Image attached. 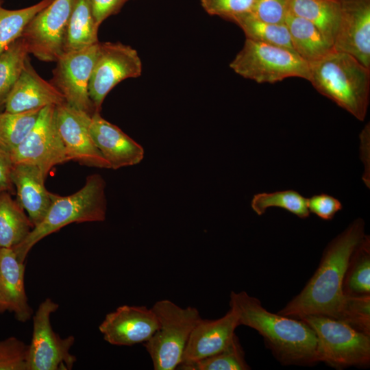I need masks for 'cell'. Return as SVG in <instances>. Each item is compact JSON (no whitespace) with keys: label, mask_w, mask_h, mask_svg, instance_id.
<instances>
[{"label":"cell","mask_w":370,"mask_h":370,"mask_svg":"<svg viewBox=\"0 0 370 370\" xmlns=\"http://www.w3.org/2000/svg\"><path fill=\"white\" fill-rule=\"evenodd\" d=\"M289 13L313 23L333 46L340 17L338 0H290Z\"/></svg>","instance_id":"cell-24"},{"label":"cell","mask_w":370,"mask_h":370,"mask_svg":"<svg viewBox=\"0 0 370 370\" xmlns=\"http://www.w3.org/2000/svg\"><path fill=\"white\" fill-rule=\"evenodd\" d=\"M309 64L308 81L317 91L364 121L369 103L370 69L350 54L334 49Z\"/></svg>","instance_id":"cell-3"},{"label":"cell","mask_w":370,"mask_h":370,"mask_svg":"<svg viewBox=\"0 0 370 370\" xmlns=\"http://www.w3.org/2000/svg\"><path fill=\"white\" fill-rule=\"evenodd\" d=\"M243 78L257 83L274 84L289 77L308 80L310 64L289 49L250 39L230 63Z\"/></svg>","instance_id":"cell-6"},{"label":"cell","mask_w":370,"mask_h":370,"mask_svg":"<svg viewBox=\"0 0 370 370\" xmlns=\"http://www.w3.org/2000/svg\"><path fill=\"white\" fill-rule=\"evenodd\" d=\"M143 64L137 51L120 42H99L89 85V97L95 112L121 82L141 75Z\"/></svg>","instance_id":"cell-9"},{"label":"cell","mask_w":370,"mask_h":370,"mask_svg":"<svg viewBox=\"0 0 370 370\" xmlns=\"http://www.w3.org/2000/svg\"><path fill=\"white\" fill-rule=\"evenodd\" d=\"M179 370H247L250 367L245 359V354L236 335L224 349L203 359L181 363Z\"/></svg>","instance_id":"cell-30"},{"label":"cell","mask_w":370,"mask_h":370,"mask_svg":"<svg viewBox=\"0 0 370 370\" xmlns=\"http://www.w3.org/2000/svg\"><path fill=\"white\" fill-rule=\"evenodd\" d=\"M106 182L99 174L88 175L76 193L60 196L52 193L51 205L42 221L33 227L26 238L12 247L24 262L32 248L40 241L73 223L103 221L106 217Z\"/></svg>","instance_id":"cell-4"},{"label":"cell","mask_w":370,"mask_h":370,"mask_svg":"<svg viewBox=\"0 0 370 370\" xmlns=\"http://www.w3.org/2000/svg\"><path fill=\"white\" fill-rule=\"evenodd\" d=\"M289 7L290 0H256L251 14L267 23L283 24L289 14Z\"/></svg>","instance_id":"cell-35"},{"label":"cell","mask_w":370,"mask_h":370,"mask_svg":"<svg viewBox=\"0 0 370 370\" xmlns=\"http://www.w3.org/2000/svg\"><path fill=\"white\" fill-rule=\"evenodd\" d=\"M158 326L151 308L123 305L106 315L99 330L111 345L132 346L147 342Z\"/></svg>","instance_id":"cell-15"},{"label":"cell","mask_w":370,"mask_h":370,"mask_svg":"<svg viewBox=\"0 0 370 370\" xmlns=\"http://www.w3.org/2000/svg\"><path fill=\"white\" fill-rule=\"evenodd\" d=\"M28 345L14 337L0 340V370H27Z\"/></svg>","instance_id":"cell-33"},{"label":"cell","mask_w":370,"mask_h":370,"mask_svg":"<svg viewBox=\"0 0 370 370\" xmlns=\"http://www.w3.org/2000/svg\"><path fill=\"white\" fill-rule=\"evenodd\" d=\"M231 22L240 27L247 39L276 45L295 52L285 23H267L256 18L251 13L237 16Z\"/></svg>","instance_id":"cell-26"},{"label":"cell","mask_w":370,"mask_h":370,"mask_svg":"<svg viewBox=\"0 0 370 370\" xmlns=\"http://www.w3.org/2000/svg\"><path fill=\"white\" fill-rule=\"evenodd\" d=\"M230 298V306L236 310L239 325L256 330L282 362H317L316 334L303 320L271 312L245 291H232Z\"/></svg>","instance_id":"cell-2"},{"label":"cell","mask_w":370,"mask_h":370,"mask_svg":"<svg viewBox=\"0 0 370 370\" xmlns=\"http://www.w3.org/2000/svg\"><path fill=\"white\" fill-rule=\"evenodd\" d=\"M364 236V222L357 219L329 243L313 276L278 313L296 319L318 315L340 320L347 298L343 290L345 271Z\"/></svg>","instance_id":"cell-1"},{"label":"cell","mask_w":370,"mask_h":370,"mask_svg":"<svg viewBox=\"0 0 370 370\" xmlns=\"http://www.w3.org/2000/svg\"><path fill=\"white\" fill-rule=\"evenodd\" d=\"M354 328L370 334V296L347 295L340 319Z\"/></svg>","instance_id":"cell-32"},{"label":"cell","mask_w":370,"mask_h":370,"mask_svg":"<svg viewBox=\"0 0 370 370\" xmlns=\"http://www.w3.org/2000/svg\"><path fill=\"white\" fill-rule=\"evenodd\" d=\"M55 106L42 108L34 127L11 153L14 164L37 166L47 177L55 166L68 162L56 119Z\"/></svg>","instance_id":"cell-10"},{"label":"cell","mask_w":370,"mask_h":370,"mask_svg":"<svg viewBox=\"0 0 370 370\" xmlns=\"http://www.w3.org/2000/svg\"><path fill=\"white\" fill-rule=\"evenodd\" d=\"M91 116L66 103L56 107V123L68 161L90 167L110 169L91 136Z\"/></svg>","instance_id":"cell-13"},{"label":"cell","mask_w":370,"mask_h":370,"mask_svg":"<svg viewBox=\"0 0 370 370\" xmlns=\"http://www.w3.org/2000/svg\"><path fill=\"white\" fill-rule=\"evenodd\" d=\"M34 226L11 193L0 191V247L12 248L22 243Z\"/></svg>","instance_id":"cell-23"},{"label":"cell","mask_w":370,"mask_h":370,"mask_svg":"<svg viewBox=\"0 0 370 370\" xmlns=\"http://www.w3.org/2000/svg\"><path fill=\"white\" fill-rule=\"evenodd\" d=\"M299 319L306 322L316 334L317 362L338 367L362 366L369 362V334L328 317L308 315Z\"/></svg>","instance_id":"cell-7"},{"label":"cell","mask_w":370,"mask_h":370,"mask_svg":"<svg viewBox=\"0 0 370 370\" xmlns=\"http://www.w3.org/2000/svg\"><path fill=\"white\" fill-rule=\"evenodd\" d=\"M343 290L347 295H365L370 293V242L365 235L353 251L345 271Z\"/></svg>","instance_id":"cell-25"},{"label":"cell","mask_w":370,"mask_h":370,"mask_svg":"<svg viewBox=\"0 0 370 370\" xmlns=\"http://www.w3.org/2000/svg\"><path fill=\"white\" fill-rule=\"evenodd\" d=\"M14 164L11 153L0 147V191L13 193L11 175Z\"/></svg>","instance_id":"cell-38"},{"label":"cell","mask_w":370,"mask_h":370,"mask_svg":"<svg viewBox=\"0 0 370 370\" xmlns=\"http://www.w3.org/2000/svg\"><path fill=\"white\" fill-rule=\"evenodd\" d=\"M11 179L16 201L35 227L44 219L52 203V193L45 186L46 177L37 166L18 163L14 164Z\"/></svg>","instance_id":"cell-20"},{"label":"cell","mask_w":370,"mask_h":370,"mask_svg":"<svg viewBox=\"0 0 370 370\" xmlns=\"http://www.w3.org/2000/svg\"><path fill=\"white\" fill-rule=\"evenodd\" d=\"M59 305L50 298L40 303L33 318V332L28 345L27 370H71L76 357L70 353L75 337L61 338L51 324V315Z\"/></svg>","instance_id":"cell-8"},{"label":"cell","mask_w":370,"mask_h":370,"mask_svg":"<svg viewBox=\"0 0 370 370\" xmlns=\"http://www.w3.org/2000/svg\"><path fill=\"white\" fill-rule=\"evenodd\" d=\"M90 131L92 139L110 166L118 169L140 163L145 155L143 147L119 127L103 119L100 112L91 116Z\"/></svg>","instance_id":"cell-17"},{"label":"cell","mask_w":370,"mask_h":370,"mask_svg":"<svg viewBox=\"0 0 370 370\" xmlns=\"http://www.w3.org/2000/svg\"><path fill=\"white\" fill-rule=\"evenodd\" d=\"M41 109L0 113V147L11 153L34 127Z\"/></svg>","instance_id":"cell-28"},{"label":"cell","mask_w":370,"mask_h":370,"mask_svg":"<svg viewBox=\"0 0 370 370\" xmlns=\"http://www.w3.org/2000/svg\"><path fill=\"white\" fill-rule=\"evenodd\" d=\"M25 262L12 248L0 247V313L12 312L23 323L33 316L25 293Z\"/></svg>","instance_id":"cell-19"},{"label":"cell","mask_w":370,"mask_h":370,"mask_svg":"<svg viewBox=\"0 0 370 370\" xmlns=\"http://www.w3.org/2000/svg\"><path fill=\"white\" fill-rule=\"evenodd\" d=\"M340 17L333 42L370 69V0H338Z\"/></svg>","instance_id":"cell-14"},{"label":"cell","mask_w":370,"mask_h":370,"mask_svg":"<svg viewBox=\"0 0 370 370\" xmlns=\"http://www.w3.org/2000/svg\"><path fill=\"white\" fill-rule=\"evenodd\" d=\"M53 0H41L27 8L9 10L0 0V54L20 38L32 18Z\"/></svg>","instance_id":"cell-27"},{"label":"cell","mask_w":370,"mask_h":370,"mask_svg":"<svg viewBox=\"0 0 370 370\" xmlns=\"http://www.w3.org/2000/svg\"><path fill=\"white\" fill-rule=\"evenodd\" d=\"M98 43L82 49L63 52L52 71L50 83L69 106L90 115L95 112L89 97L88 85Z\"/></svg>","instance_id":"cell-11"},{"label":"cell","mask_w":370,"mask_h":370,"mask_svg":"<svg viewBox=\"0 0 370 370\" xmlns=\"http://www.w3.org/2000/svg\"><path fill=\"white\" fill-rule=\"evenodd\" d=\"M64 103L63 95L38 74L28 58L4 106L5 112H20Z\"/></svg>","instance_id":"cell-18"},{"label":"cell","mask_w":370,"mask_h":370,"mask_svg":"<svg viewBox=\"0 0 370 370\" xmlns=\"http://www.w3.org/2000/svg\"><path fill=\"white\" fill-rule=\"evenodd\" d=\"M284 23L295 53L309 64L321 59L334 49L322 32L309 21L289 13Z\"/></svg>","instance_id":"cell-21"},{"label":"cell","mask_w":370,"mask_h":370,"mask_svg":"<svg viewBox=\"0 0 370 370\" xmlns=\"http://www.w3.org/2000/svg\"><path fill=\"white\" fill-rule=\"evenodd\" d=\"M256 0H201L206 13L232 21L234 18L252 12Z\"/></svg>","instance_id":"cell-34"},{"label":"cell","mask_w":370,"mask_h":370,"mask_svg":"<svg viewBox=\"0 0 370 370\" xmlns=\"http://www.w3.org/2000/svg\"><path fill=\"white\" fill-rule=\"evenodd\" d=\"M29 54L27 45L21 36L0 54V106L4 105Z\"/></svg>","instance_id":"cell-29"},{"label":"cell","mask_w":370,"mask_h":370,"mask_svg":"<svg viewBox=\"0 0 370 370\" xmlns=\"http://www.w3.org/2000/svg\"><path fill=\"white\" fill-rule=\"evenodd\" d=\"M130 0H89L96 23L101 24L110 16L118 14Z\"/></svg>","instance_id":"cell-37"},{"label":"cell","mask_w":370,"mask_h":370,"mask_svg":"<svg viewBox=\"0 0 370 370\" xmlns=\"http://www.w3.org/2000/svg\"><path fill=\"white\" fill-rule=\"evenodd\" d=\"M251 208L258 214L265 213L272 207L284 209L301 219L309 217L307 198L294 190H280L273 193H261L254 196Z\"/></svg>","instance_id":"cell-31"},{"label":"cell","mask_w":370,"mask_h":370,"mask_svg":"<svg viewBox=\"0 0 370 370\" xmlns=\"http://www.w3.org/2000/svg\"><path fill=\"white\" fill-rule=\"evenodd\" d=\"M159 326L144 343L155 370H174L181 363L190 334L201 318L192 306L182 308L169 299L151 307Z\"/></svg>","instance_id":"cell-5"},{"label":"cell","mask_w":370,"mask_h":370,"mask_svg":"<svg viewBox=\"0 0 370 370\" xmlns=\"http://www.w3.org/2000/svg\"><path fill=\"white\" fill-rule=\"evenodd\" d=\"M98 29L89 0H73L63 52L77 51L97 44L99 42Z\"/></svg>","instance_id":"cell-22"},{"label":"cell","mask_w":370,"mask_h":370,"mask_svg":"<svg viewBox=\"0 0 370 370\" xmlns=\"http://www.w3.org/2000/svg\"><path fill=\"white\" fill-rule=\"evenodd\" d=\"M73 0H53L36 14L21 37L29 53L43 62H56L63 53L64 40Z\"/></svg>","instance_id":"cell-12"},{"label":"cell","mask_w":370,"mask_h":370,"mask_svg":"<svg viewBox=\"0 0 370 370\" xmlns=\"http://www.w3.org/2000/svg\"><path fill=\"white\" fill-rule=\"evenodd\" d=\"M310 212L323 220H331L343 208L341 202L336 198L325 194H317L307 199Z\"/></svg>","instance_id":"cell-36"},{"label":"cell","mask_w":370,"mask_h":370,"mask_svg":"<svg viewBox=\"0 0 370 370\" xmlns=\"http://www.w3.org/2000/svg\"><path fill=\"white\" fill-rule=\"evenodd\" d=\"M238 325V314L231 307L217 319L201 317L190 334L181 363L197 361L224 349L233 340Z\"/></svg>","instance_id":"cell-16"}]
</instances>
